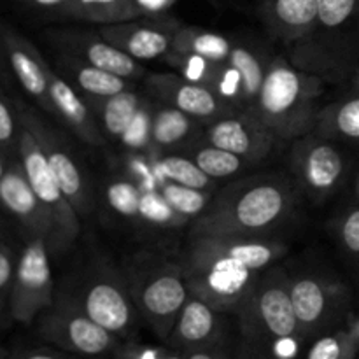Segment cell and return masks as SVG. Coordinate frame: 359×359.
<instances>
[{"label": "cell", "instance_id": "1", "mask_svg": "<svg viewBox=\"0 0 359 359\" xmlns=\"http://www.w3.org/2000/svg\"><path fill=\"white\" fill-rule=\"evenodd\" d=\"M286 251L269 238L193 237L182 263L189 293L223 314H235L256 277Z\"/></svg>", "mask_w": 359, "mask_h": 359}, {"label": "cell", "instance_id": "2", "mask_svg": "<svg viewBox=\"0 0 359 359\" xmlns=\"http://www.w3.org/2000/svg\"><path fill=\"white\" fill-rule=\"evenodd\" d=\"M294 203L290 182L277 175H259L238 182L212 198L193 223V237L263 238L286 219Z\"/></svg>", "mask_w": 359, "mask_h": 359}, {"label": "cell", "instance_id": "3", "mask_svg": "<svg viewBox=\"0 0 359 359\" xmlns=\"http://www.w3.org/2000/svg\"><path fill=\"white\" fill-rule=\"evenodd\" d=\"M321 93V79L300 72L277 56L266 67L262 90L248 112L277 139H300L314 132Z\"/></svg>", "mask_w": 359, "mask_h": 359}, {"label": "cell", "instance_id": "4", "mask_svg": "<svg viewBox=\"0 0 359 359\" xmlns=\"http://www.w3.org/2000/svg\"><path fill=\"white\" fill-rule=\"evenodd\" d=\"M242 339V359H272L277 340L298 335L290 279L279 269H266L235 311Z\"/></svg>", "mask_w": 359, "mask_h": 359}, {"label": "cell", "instance_id": "5", "mask_svg": "<svg viewBox=\"0 0 359 359\" xmlns=\"http://www.w3.org/2000/svg\"><path fill=\"white\" fill-rule=\"evenodd\" d=\"M125 279L140 319L167 342L189 297L182 265L160 256H135Z\"/></svg>", "mask_w": 359, "mask_h": 359}, {"label": "cell", "instance_id": "6", "mask_svg": "<svg viewBox=\"0 0 359 359\" xmlns=\"http://www.w3.org/2000/svg\"><path fill=\"white\" fill-rule=\"evenodd\" d=\"M37 321V333L49 346L74 356L90 359L114 358L123 340L95 323L77 305L72 294H60Z\"/></svg>", "mask_w": 359, "mask_h": 359}, {"label": "cell", "instance_id": "7", "mask_svg": "<svg viewBox=\"0 0 359 359\" xmlns=\"http://www.w3.org/2000/svg\"><path fill=\"white\" fill-rule=\"evenodd\" d=\"M18 160L32 189L51 221L53 235L48 244L49 252L62 255L79 237L81 217L60 188L41 144L37 142L34 133L23 125H21L20 140H18Z\"/></svg>", "mask_w": 359, "mask_h": 359}, {"label": "cell", "instance_id": "8", "mask_svg": "<svg viewBox=\"0 0 359 359\" xmlns=\"http://www.w3.org/2000/svg\"><path fill=\"white\" fill-rule=\"evenodd\" d=\"M72 298L107 332L114 333L123 342L133 340L140 316L126 279L112 266L100 265L93 269L86 283L81 286L79 294H72Z\"/></svg>", "mask_w": 359, "mask_h": 359}, {"label": "cell", "instance_id": "9", "mask_svg": "<svg viewBox=\"0 0 359 359\" xmlns=\"http://www.w3.org/2000/svg\"><path fill=\"white\" fill-rule=\"evenodd\" d=\"M53 302L55 284L48 241L42 237H28L16 259L7 312L13 321L32 325L46 309L51 307Z\"/></svg>", "mask_w": 359, "mask_h": 359}, {"label": "cell", "instance_id": "10", "mask_svg": "<svg viewBox=\"0 0 359 359\" xmlns=\"http://www.w3.org/2000/svg\"><path fill=\"white\" fill-rule=\"evenodd\" d=\"M13 100L16 105L18 116H20V123L25 128L30 130L37 142L41 144L46 160H48L49 167L69 202L72 203L79 217L90 216L91 209H93L90 182L77 165L74 154L70 153L63 137L37 111L28 107L23 100H18V98H13Z\"/></svg>", "mask_w": 359, "mask_h": 359}, {"label": "cell", "instance_id": "11", "mask_svg": "<svg viewBox=\"0 0 359 359\" xmlns=\"http://www.w3.org/2000/svg\"><path fill=\"white\" fill-rule=\"evenodd\" d=\"M291 168L305 193L321 200L339 189L346 177L347 161L330 139L309 133L297 140L291 153Z\"/></svg>", "mask_w": 359, "mask_h": 359}, {"label": "cell", "instance_id": "12", "mask_svg": "<svg viewBox=\"0 0 359 359\" xmlns=\"http://www.w3.org/2000/svg\"><path fill=\"white\" fill-rule=\"evenodd\" d=\"M181 23L167 16H142L114 25H102L98 34L135 60L165 58L172 51Z\"/></svg>", "mask_w": 359, "mask_h": 359}, {"label": "cell", "instance_id": "13", "mask_svg": "<svg viewBox=\"0 0 359 359\" xmlns=\"http://www.w3.org/2000/svg\"><path fill=\"white\" fill-rule=\"evenodd\" d=\"M291 302L302 339L316 337L328 328L342 307L346 290L321 277L304 276L290 279Z\"/></svg>", "mask_w": 359, "mask_h": 359}, {"label": "cell", "instance_id": "14", "mask_svg": "<svg viewBox=\"0 0 359 359\" xmlns=\"http://www.w3.org/2000/svg\"><path fill=\"white\" fill-rule=\"evenodd\" d=\"M146 90L151 98L186 112L196 121L210 123L221 116L237 112L209 88L191 83L179 74H151L146 79Z\"/></svg>", "mask_w": 359, "mask_h": 359}, {"label": "cell", "instance_id": "15", "mask_svg": "<svg viewBox=\"0 0 359 359\" xmlns=\"http://www.w3.org/2000/svg\"><path fill=\"white\" fill-rule=\"evenodd\" d=\"M203 140L244 158L249 163H256L272 153L277 137L255 116L241 111L210 121Z\"/></svg>", "mask_w": 359, "mask_h": 359}, {"label": "cell", "instance_id": "16", "mask_svg": "<svg viewBox=\"0 0 359 359\" xmlns=\"http://www.w3.org/2000/svg\"><path fill=\"white\" fill-rule=\"evenodd\" d=\"M49 41L58 48L60 53H67L83 60L105 72L116 74L128 81H137L144 76V67L139 60L132 58L116 48L114 44L102 37L98 32L81 30H55L49 34Z\"/></svg>", "mask_w": 359, "mask_h": 359}, {"label": "cell", "instance_id": "17", "mask_svg": "<svg viewBox=\"0 0 359 359\" xmlns=\"http://www.w3.org/2000/svg\"><path fill=\"white\" fill-rule=\"evenodd\" d=\"M0 42H2L6 63L25 93L44 112L51 114L49 102L48 69L49 63L30 41L16 30L0 25Z\"/></svg>", "mask_w": 359, "mask_h": 359}, {"label": "cell", "instance_id": "18", "mask_svg": "<svg viewBox=\"0 0 359 359\" xmlns=\"http://www.w3.org/2000/svg\"><path fill=\"white\" fill-rule=\"evenodd\" d=\"M0 207L27 231L28 237H42L49 244L53 235L51 221L32 189L18 156L11 160L0 181Z\"/></svg>", "mask_w": 359, "mask_h": 359}, {"label": "cell", "instance_id": "19", "mask_svg": "<svg viewBox=\"0 0 359 359\" xmlns=\"http://www.w3.org/2000/svg\"><path fill=\"white\" fill-rule=\"evenodd\" d=\"M223 312L216 311L189 293L172 333L167 339L170 349L188 354L191 351L209 349V347L223 346Z\"/></svg>", "mask_w": 359, "mask_h": 359}, {"label": "cell", "instance_id": "20", "mask_svg": "<svg viewBox=\"0 0 359 359\" xmlns=\"http://www.w3.org/2000/svg\"><path fill=\"white\" fill-rule=\"evenodd\" d=\"M48 83L51 116L58 118L84 144L102 146L105 137L90 104L51 63L48 69Z\"/></svg>", "mask_w": 359, "mask_h": 359}, {"label": "cell", "instance_id": "21", "mask_svg": "<svg viewBox=\"0 0 359 359\" xmlns=\"http://www.w3.org/2000/svg\"><path fill=\"white\" fill-rule=\"evenodd\" d=\"M56 70L86 98L90 105L112 97L116 93L130 90L133 81L119 77L116 74L105 72L93 65H88L83 60L76 58L67 53H60L56 56Z\"/></svg>", "mask_w": 359, "mask_h": 359}, {"label": "cell", "instance_id": "22", "mask_svg": "<svg viewBox=\"0 0 359 359\" xmlns=\"http://www.w3.org/2000/svg\"><path fill=\"white\" fill-rule=\"evenodd\" d=\"M263 18L283 42H297L318 30V0H263Z\"/></svg>", "mask_w": 359, "mask_h": 359}, {"label": "cell", "instance_id": "23", "mask_svg": "<svg viewBox=\"0 0 359 359\" xmlns=\"http://www.w3.org/2000/svg\"><path fill=\"white\" fill-rule=\"evenodd\" d=\"M196 119L186 112L154 100L153 111V153H167L170 149L184 146L193 137Z\"/></svg>", "mask_w": 359, "mask_h": 359}, {"label": "cell", "instance_id": "24", "mask_svg": "<svg viewBox=\"0 0 359 359\" xmlns=\"http://www.w3.org/2000/svg\"><path fill=\"white\" fill-rule=\"evenodd\" d=\"M314 133L330 140L359 142V90L323 107Z\"/></svg>", "mask_w": 359, "mask_h": 359}, {"label": "cell", "instance_id": "25", "mask_svg": "<svg viewBox=\"0 0 359 359\" xmlns=\"http://www.w3.org/2000/svg\"><path fill=\"white\" fill-rule=\"evenodd\" d=\"M144 98H146V95L137 93L130 88V90L116 93L112 97L90 105L91 111L97 116L98 125H100L105 139H121V135L126 132L132 119L135 118L139 107L142 105Z\"/></svg>", "mask_w": 359, "mask_h": 359}, {"label": "cell", "instance_id": "26", "mask_svg": "<svg viewBox=\"0 0 359 359\" xmlns=\"http://www.w3.org/2000/svg\"><path fill=\"white\" fill-rule=\"evenodd\" d=\"M142 16V11L139 9L135 0H72L62 14V18L93 23L98 27L137 20Z\"/></svg>", "mask_w": 359, "mask_h": 359}, {"label": "cell", "instance_id": "27", "mask_svg": "<svg viewBox=\"0 0 359 359\" xmlns=\"http://www.w3.org/2000/svg\"><path fill=\"white\" fill-rule=\"evenodd\" d=\"M149 156L151 167H153L160 184L161 182H175V184L189 186V188L212 191L214 179H210L189 156L167 153L149 154Z\"/></svg>", "mask_w": 359, "mask_h": 359}, {"label": "cell", "instance_id": "28", "mask_svg": "<svg viewBox=\"0 0 359 359\" xmlns=\"http://www.w3.org/2000/svg\"><path fill=\"white\" fill-rule=\"evenodd\" d=\"M231 49L233 46L224 35L198 27H186V25L179 27L172 42V51L191 53L212 62H226L231 55Z\"/></svg>", "mask_w": 359, "mask_h": 359}, {"label": "cell", "instance_id": "29", "mask_svg": "<svg viewBox=\"0 0 359 359\" xmlns=\"http://www.w3.org/2000/svg\"><path fill=\"white\" fill-rule=\"evenodd\" d=\"M230 65L237 70L238 77H241L242 86V111L248 112L252 107V104L258 98L259 90L265 81L266 67L263 65L262 58L256 55L255 51L242 46H235L231 49V55L228 58Z\"/></svg>", "mask_w": 359, "mask_h": 359}, {"label": "cell", "instance_id": "30", "mask_svg": "<svg viewBox=\"0 0 359 359\" xmlns=\"http://www.w3.org/2000/svg\"><path fill=\"white\" fill-rule=\"evenodd\" d=\"M186 156L191 158L210 179L217 181V179H228L231 175H237L238 172L244 170L248 165H251L249 161H245L244 158L237 156V154L230 153L226 149H221V147L212 146V144L205 142L203 140L198 146H191L188 149Z\"/></svg>", "mask_w": 359, "mask_h": 359}, {"label": "cell", "instance_id": "31", "mask_svg": "<svg viewBox=\"0 0 359 359\" xmlns=\"http://www.w3.org/2000/svg\"><path fill=\"white\" fill-rule=\"evenodd\" d=\"M142 186L132 177H114L105 184V202L109 209L121 219L137 221L140 212Z\"/></svg>", "mask_w": 359, "mask_h": 359}, {"label": "cell", "instance_id": "32", "mask_svg": "<svg viewBox=\"0 0 359 359\" xmlns=\"http://www.w3.org/2000/svg\"><path fill=\"white\" fill-rule=\"evenodd\" d=\"M160 193L170 203L172 209L177 210L181 216L188 217L189 221L202 216L214 198L212 191L189 188V186L175 184V182H161Z\"/></svg>", "mask_w": 359, "mask_h": 359}, {"label": "cell", "instance_id": "33", "mask_svg": "<svg viewBox=\"0 0 359 359\" xmlns=\"http://www.w3.org/2000/svg\"><path fill=\"white\" fill-rule=\"evenodd\" d=\"M153 111L154 98L146 95L142 105L137 111L135 118L128 125L126 132L123 133L119 142L126 151L135 154H151L153 153Z\"/></svg>", "mask_w": 359, "mask_h": 359}, {"label": "cell", "instance_id": "34", "mask_svg": "<svg viewBox=\"0 0 359 359\" xmlns=\"http://www.w3.org/2000/svg\"><path fill=\"white\" fill-rule=\"evenodd\" d=\"M139 221L154 228H181L189 219L172 209L160 189H144L140 198Z\"/></svg>", "mask_w": 359, "mask_h": 359}, {"label": "cell", "instance_id": "35", "mask_svg": "<svg viewBox=\"0 0 359 359\" xmlns=\"http://www.w3.org/2000/svg\"><path fill=\"white\" fill-rule=\"evenodd\" d=\"M165 62L177 70V74L191 83L202 84L205 88H212L214 79H216L219 67L223 62H212L203 56L191 55V53H175L170 51L165 56ZM212 91V90H210Z\"/></svg>", "mask_w": 359, "mask_h": 359}, {"label": "cell", "instance_id": "36", "mask_svg": "<svg viewBox=\"0 0 359 359\" xmlns=\"http://www.w3.org/2000/svg\"><path fill=\"white\" fill-rule=\"evenodd\" d=\"M359 353V340L354 332L337 330L323 335L312 344L305 359H356Z\"/></svg>", "mask_w": 359, "mask_h": 359}, {"label": "cell", "instance_id": "37", "mask_svg": "<svg viewBox=\"0 0 359 359\" xmlns=\"http://www.w3.org/2000/svg\"><path fill=\"white\" fill-rule=\"evenodd\" d=\"M359 11V0H318V28L340 30Z\"/></svg>", "mask_w": 359, "mask_h": 359}, {"label": "cell", "instance_id": "38", "mask_svg": "<svg viewBox=\"0 0 359 359\" xmlns=\"http://www.w3.org/2000/svg\"><path fill=\"white\" fill-rule=\"evenodd\" d=\"M20 133L21 123L14 100L0 90V149L6 151L7 154H18Z\"/></svg>", "mask_w": 359, "mask_h": 359}, {"label": "cell", "instance_id": "39", "mask_svg": "<svg viewBox=\"0 0 359 359\" xmlns=\"http://www.w3.org/2000/svg\"><path fill=\"white\" fill-rule=\"evenodd\" d=\"M339 238L346 251L359 256V205L347 210L339 219Z\"/></svg>", "mask_w": 359, "mask_h": 359}, {"label": "cell", "instance_id": "40", "mask_svg": "<svg viewBox=\"0 0 359 359\" xmlns=\"http://www.w3.org/2000/svg\"><path fill=\"white\" fill-rule=\"evenodd\" d=\"M16 259L7 245L0 244V304H6L7 307H9V293L13 286Z\"/></svg>", "mask_w": 359, "mask_h": 359}, {"label": "cell", "instance_id": "41", "mask_svg": "<svg viewBox=\"0 0 359 359\" xmlns=\"http://www.w3.org/2000/svg\"><path fill=\"white\" fill-rule=\"evenodd\" d=\"M167 351L168 347L144 346L135 340H128L121 344L114 359H163L167 356Z\"/></svg>", "mask_w": 359, "mask_h": 359}, {"label": "cell", "instance_id": "42", "mask_svg": "<svg viewBox=\"0 0 359 359\" xmlns=\"http://www.w3.org/2000/svg\"><path fill=\"white\" fill-rule=\"evenodd\" d=\"M7 359H76L70 353L56 347H21L9 353Z\"/></svg>", "mask_w": 359, "mask_h": 359}, {"label": "cell", "instance_id": "43", "mask_svg": "<svg viewBox=\"0 0 359 359\" xmlns=\"http://www.w3.org/2000/svg\"><path fill=\"white\" fill-rule=\"evenodd\" d=\"M18 2L21 6L28 7V9L37 11V13H49L62 16L72 0H18Z\"/></svg>", "mask_w": 359, "mask_h": 359}, {"label": "cell", "instance_id": "44", "mask_svg": "<svg viewBox=\"0 0 359 359\" xmlns=\"http://www.w3.org/2000/svg\"><path fill=\"white\" fill-rule=\"evenodd\" d=\"M179 0H135L144 16H165L168 9Z\"/></svg>", "mask_w": 359, "mask_h": 359}, {"label": "cell", "instance_id": "45", "mask_svg": "<svg viewBox=\"0 0 359 359\" xmlns=\"http://www.w3.org/2000/svg\"><path fill=\"white\" fill-rule=\"evenodd\" d=\"M186 359H228V354L224 351V346H216L209 347V349L191 351L186 354Z\"/></svg>", "mask_w": 359, "mask_h": 359}, {"label": "cell", "instance_id": "46", "mask_svg": "<svg viewBox=\"0 0 359 359\" xmlns=\"http://www.w3.org/2000/svg\"><path fill=\"white\" fill-rule=\"evenodd\" d=\"M9 165H11V160H7V153L4 149H0V181H2L4 175H6Z\"/></svg>", "mask_w": 359, "mask_h": 359}, {"label": "cell", "instance_id": "47", "mask_svg": "<svg viewBox=\"0 0 359 359\" xmlns=\"http://www.w3.org/2000/svg\"><path fill=\"white\" fill-rule=\"evenodd\" d=\"M163 359H186V354L181 353V351H175V349H170V347H168L167 356H165Z\"/></svg>", "mask_w": 359, "mask_h": 359}, {"label": "cell", "instance_id": "48", "mask_svg": "<svg viewBox=\"0 0 359 359\" xmlns=\"http://www.w3.org/2000/svg\"><path fill=\"white\" fill-rule=\"evenodd\" d=\"M2 60H4V62H6V55H4L2 42H0V76H2Z\"/></svg>", "mask_w": 359, "mask_h": 359}, {"label": "cell", "instance_id": "49", "mask_svg": "<svg viewBox=\"0 0 359 359\" xmlns=\"http://www.w3.org/2000/svg\"><path fill=\"white\" fill-rule=\"evenodd\" d=\"M353 88H354V90H359V70H358L356 76H354V79H353Z\"/></svg>", "mask_w": 359, "mask_h": 359}, {"label": "cell", "instance_id": "50", "mask_svg": "<svg viewBox=\"0 0 359 359\" xmlns=\"http://www.w3.org/2000/svg\"><path fill=\"white\" fill-rule=\"evenodd\" d=\"M7 356H9V353H7L6 349H2V347H0V359H7Z\"/></svg>", "mask_w": 359, "mask_h": 359}, {"label": "cell", "instance_id": "51", "mask_svg": "<svg viewBox=\"0 0 359 359\" xmlns=\"http://www.w3.org/2000/svg\"><path fill=\"white\" fill-rule=\"evenodd\" d=\"M356 193H358V200H359V175H358V181H356Z\"/></svg>", "mask_w": 359, "mask_h": 359}]
</instances>
